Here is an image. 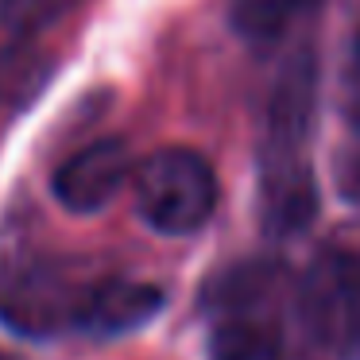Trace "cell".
I'll use <instances>...</instances> for the list:
<instances>
[{
	"label": "cell",
	"instance_id": "cell-5",
	"mask_svg": "<svg viewBox=\"0 0 360 360\" xmlns=\"http://www.w3.org/2000/svg\"><path fill=\"white\" fill-rule=\"evenodd\" d=\"M163 306V290L155 283H136V279H101L86 287L74 306L70 326L86 329L94 337H117L128 329L151 321Z\"/></svg>",
	"mask_w": 360,
	"mask_h": 360
},
{
	"label": "cell",
	"instance_id": "cell-7",
	"mask_svg": "<svg viewBox=\"0 0 360 360\" xmlns=\"http://www.w3.org/2000/svg\"><path fill=\"white\" fill-rule=\"evenodd\" d=\"M225 8L240 39H248L252 47H271L318 16L321 0H229Z\"/></svg>",
	"mask_w": 360,
	"mask_h": 360
},
{
	"label": "cell",
	"instance_id": "cell-4",
	"mask_svg": "<svg viewBox=\"0 0 360 360\" xmlns=\"http://www.w3.org/2000/svg\"><path fill=\"white\" fill-rule=\"evenodd\" d=\"M132 148L120 136H105L86 148H78L70 159H63V167L55 171L51 186L55 198L63 202V210L70 213H97L117 198V190L132 179Z\"/></svg>",
	"mask_w": 360,
	"mask_h": 360
},
{
	"label": "cell",
	"instance_id": "cell-6",
	"mask_svg": "<svg viewBox=\"0 0 360 360\" xmlns=\"http://www.w3.org/2000/svg\"><path fill=\"white\" fill-rule=\"evenodd\" d=\"M210 360H283V337L264 310L240 302L213 326Z\"/></svg>",
	"mask_w": 360,
	"mask_h": 360
},
{
	"label": "cell",
	"instance_id": "cell-3",
	"mask_svg": "<svg viewBox=\"0 0 360 360\" xmlns=\"http://www.w3.org/2000/svg\"><path fill=\"white\" fill-rule=\"evenodd\" d=\"M298 314L310 341L329 352L360 341V267L345 256L321 259L302 287Z\"/></svg>",
	"mask_w": 360,
	"mask_h": 360
},
{
	"label": "cell",
	"instance_id": "cell-1",
	"mask_svg": "<svg viewBox=\"0 0 360 360\" xmlns=\"http://www.w3.org/2000/svg\"><path fill=\"white\" fill-rule=\"evenodd\" d=\"M314 105H318V70L302 51L283 66L275 82L259 148V198H264V225L271 233H298L318 210V186L306 155Z\"/></svg>",
	"mask_w": 360,
	"mask_h": 360
},
{
	"label": "cell",
	"instance_id": "cell-9",
	"mask_svg": "<svg viewBox=\"0 0 360 360\" xmlns=\"http://www.w3.org/2000/svg\"><path fill=\"white\" fill-rule=\"evenodd\" d=\"M0 360H12V356H4V352H0Z\"/></svg>",
	"mask_w": 360,
	"mask_h": 360
},
{
	"label": "cell",
	"instance_id": "cell-8",
	"mask_svg": "<svg viewBox=\"0 0 360 360\" xmlns=\"http://www.w3.org/2000/svg\"><path fill=\"white\" fill-rule=\"evenodd\" d=\"M63 8H66V0H4L0 4V27H8V32H35V27L51 24Z\"/></svg>",
	"mask_w": 360,
	"mask_h": 360
},
{
	"label": "cell",
	"instance_id": "cell-10",
	"mask_svg": "<svg viewBox=\"0 0 360 360\" xmlns=\"http://www.w3.org/2000/svg\"><path fill=\"white\" fill-rule=\"evenodd\" d=\"M356 47H360V43H356Z\"/></svg>",
	"mask_w": 360,
	"mask_h": 360
},
{
	"label": "cell",
	"instance_id": "cell-2",
	"mask_svg": "<svg viewBox=\"0 0 360 360\" xmlns=\"http://www.w3.org/2000/svg\"><path fill=\"white\" fill-rule=\"evenodd\" d=\"M136 213L163 236H190L217 210V179L205 155L159 148L132 167Z\"/></svg>",
	"mask_w": 360,
	"mask_h": 360
}]
</instances>
